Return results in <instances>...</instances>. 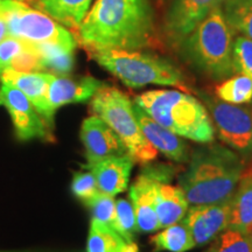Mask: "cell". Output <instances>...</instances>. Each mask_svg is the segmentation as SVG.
I'll return each mask as SVG.
<instances>
[{
	"label": "cell",
	"mask_w": 252,
	"mask_h": 252,
	"mask_svg": "<svg viewBox=\"0 0 252 252\" xmlns=\"http://www.w3.org/2000/svg\"><path fill=\"white\" fill-rule=\"evenodd\" d=\"M100 67L111 72L128 88L149 84L185 87L184 75L168 60L126 49H87Z\"/></svg>",
	"instance_id": "5b68a950"
},
{
	"label": "cell",
	"mask_w": 252,
	"mask_h": 252,
	"mask_svg": "<svg viewBox=\"0 0 252 252\" xmlns=\"http://www.w3.org/2000/svg\"><path fill=\"white\" fill-rule=\"evenodd\" d=\"M181 43V54L206 76L222 81L235 74L234 31L217 7Z\"/></svg>",
	"instance_id": "3957f363"
},
{
	"label": "cell",
	"mask_w": 252,
	"mask_h": 252,
	"mask_svg": "<svg viewBox=\"0 0 252 252\" xmlns=\"http://www.w3.org/2000/svg\"><path fill=\"white\" fill-rule=\"evenodd\" d=\"M134 160L130 154L111 157L90 166L100 193L115 196L128 186Z\"/></svg>",
	"instance_id": "e0dca14e"
},
{
	"label": "cell",
	"mask_w": 252,
	"mask_h": 252,
	"mask_svg": "<svg viewBox=\"0 0 252 252\" xmlns=\"http://www.w3.org/2000/svg\"><path fill=\"white\" fill-rule=\"evenodd\" d=\"M0 8L5 15L9 36L31 45L59 43L76 48L74 34L39 9L28 7L20 0H1Z\"/></svg>",
	"instance_id": "52a82bcc"
},
{
	"label": "cell",
	"mask_w": 252,
	"mask_h": 252,
	"mask_svg": "<svg viewBox=\"0 0 252 252\" xmlns=\"http://www.w3.org/2000/svg\"><path fill=\"white\" fill-rule=\"evenodd\" d=\"M189 209V202L181 187L168 182H157L156 185V213L160 229L176 224L184 220Z\"/></svg>",
	"instance_id": "ac0fdd59"
},
{
	"label": "cell",
	"mask_w": 252,
	"mask_h": 252,
	"mask_svg": "<svg viewBox=\"0 0 252 252\" xmlns=\"http://www.w3.org/2000/svg\"><path fill=\"white\" fill-rule=\"evenodd\" d=\"M39 53L43 70L54 75L68 74L74 65V49L59 43L32 45Z\"/></svg>",
	"instance_id": "7402d4cb"
},
{
	"label": "cell",
	"mask_w": 252,
	"mask_h": 252,
	"mask_svg": "<svg viewBox=\"0 0 252 252\" xmlns=\"http://www.w3.org/2000/svg\"><path fill=\"white\" fill-rule=\"evenodd\" d=\"M87 252H139L134 242H127L112 226L99 220H91Z\"/></svg>",
	"instance_id": "44dd1931"
},
{
	"label": "cell",
	"mask_w": 252,
	"mask_h": 252,
	"mask_svg": "<svg viewBox=\"0 0 252 252\" xmlns=\"http://www.w3.org/2000/svg\"><path fill=\"white\" fill-rule=\"evenodd\" d=\"M224 0H174L166 15V31L179 42Z\"/></svg>",
	"instance_id": "4fadbf2b"
},
{
	"label": "cell",
	"mask_w": 252,
	"mask_h": 252,
	"mask_svg": "<svg viewBox=\"0 0 252 252\" xmlns=\"http://www.w3.org/2000/svg\"><path fill=\"white\" fill-rule=\"evenodd\" d=\"M228 229L250 235L252 231V171L243 173L231 198Z\"/></svg>",
	"instance_id": "ffe728a7"
},
{
	"label": "cell",
	"mask_w": 252,
	"mask_h": 252,
	"mask_svg": "<svg viewBox=\"0 0 252 252\" xmlns=\"http://www.w3.org/2000/svg\"><path fill=\"white\" fill-rule=\"evenodd\" d=\"M27 43L15 39L13 36H7L0 42V68H9V64L23 50L26 48Z\"/></svg>",
	"instance_id": "4dcf8cb0"
},
{
	"label": "cell",
	"mask_w": 252,
	"mask_h": 252,
	"mask_svg": "<svg viewBox=\"0 0 252 252\" xmlns=\"http://www.w3.org/2000/svg\"><path fill=\"white\" fill-rule=\"evenodd\" d=\"M112 228L127 242H134V232L138 231L133 204L125 198L116 201V220Z\"/></svg>",
	"instance_id": "4316f807"
},
{
	"label": "cell",
	"mask_w": 252,
	"mask_h": 252,
	"mask_svg": "<svg viewBox=\"0 0 252 252\" xmlns=\"http://www.w3.org/2000/svg\"><path fill=\"white\" fill-rule=\"evenodd\" d=\"M31 1H32V0H31Z\"/></svg>",
	"instance_id": "74e56055"
},
{
	"label": "cell",
	"mask_w": 252,
	"mask_h": 252,
	"mask_svg": "<svg viewBox=\"0 0 252 252\" xmlns=\"http://www.w3.org/2000/svg\"><path fill=\"white\" fill-rule=\"evenodd\" d=\"M47 80L48 100L54 111L67 104L86 102L105 86L102 81L91 76L71 78L47 72Z\"/></svg>",
	"instance_id": "9a60e30c"
},
{
	"label": "cell",
	"mask_w": 252,
	"mask_h": 252,
	"mask_svg": "<svg viewBox=\"0 0 252 252\" xmlns=\"http://www.w3.org/2000/svg\"><path fill=\"white\" fill-rule=\"evenodd\" d=\"M91 110L118 134L134 161L149 163L156 159L158 150L143 134L127 94L103 86L93 97Z\"/></svg>",
	"instance_id": "8992f818"
},
{
	"label": "cell",
	"mask_w": 252,
	"mask_h": 252,
	"mask_svg": "<svg viewBox=\"0 0 252 252\" xmlns=\"http://www.w3.org/2000/svg\"><path fill=\"white\" fill-rule=\"evenodd\" d=\"M234 65L236 72H241L252 80V40L237 36L234 45Z\"/></svg>",
	"instance_id": "f1b7e54d"
},
{
	"label": "cell",
	"mask_w": 252,
	"mask_h": 252,
	"mask_svg": "<svg viewBox=\"0 0 252 252\" xmlns=\"http://www.w3.org/2000/svg\"><path fill=\"white\" fill-rule=\"evenodd\" d=\"M2 83L11 84L28 97L32 104L35 106L37 112L53 128L54 126V110L48 100V80L47 72H21L13 69H4L0 74Z\"/></svg>",
	"instance_id": "5bb4252c"
},
{
	"label": "cell",
	"mask_w": 252,
	"mask_h": 252,
	"mask_svg": "<svg viewBox=\"0 0 252 252\" xmlns=\"http://www.w3.org/2000/svg\"><path fill=\"white\" fill-rule=\"evenodd\" d=\"M151 244L154 251L169 252H186L196 247L190 231L182 222L167 226L163 231L154 235Z\"/></svg>",
	"instance_id": "603a6c76"
},
{
	"label": "cell",
	"mask_w": 252,
	"mask_h": 252,
	"mask_svg": "<svg viewBox=\"0 0 252 252\" xmlns=\"http://www.w3.org/2000/svg\"><path fill=\"white\" fill-rule=\"evenodd\" d=\"M0 1H1V0H0Z\"/></svg>",
	"instance_id": "8d00e7d4"
},
{
	"label": "cell",
	"mask_w": 252,
	"mask_h": 252,
	"mask_svg": "<svg viewBox=\"0 0 252 252\" xmlns=\"http://www.w3.org/2000/svg\"><path fill=\"white\" fill-rule=\"evenodd\" d=\"M220 9L232 31L252 40V0H224Z\"/></svg>",
	"instance_id": "cb8c5ba5"
},
{
	"label": "cell",
	"mask_w": 252,
	"mask_h": 252,
	"mask_svg": "<svg viewBox=\"0 0 252 252\" xmlns=\"http://www.w3.org/2000/svg\"><path fill=\"white\" fill-rule=\"evenodd\" d=\"M8 36L7 31V24H6L5 15L2 13L1 8H0V42Z\"/></svg>",
	"instance_id": "1f68e13d"
},
{
	"label": "cell",
	"mask_w": 252,
	"mask_h": 252,
	"mask_svg": "<svg viewBox=\"0 0 252 252\" xmlns=\"http://www.w3.org/2000/svg\"><path fill=\"white\" fill-rule=\"evenodd\" d=\"M0 106H4L11 115L19 139L30 140L33 138L45 140L54 139L52 128L46 124L26 94L18 88L1 82Z\"/></svg>",
	"instance_id": "30bf717a"
},
{
	"label": "cell",
	"mask_w": 252,
	"mask_h": 252,
	"mask_svg": "<svg viewBox=\"0 0 252 252\" xmlns=\"http://www.w3.org/2000/svg\"><path fill=\"white\" fill-rule=\"evenodd\" d=\"M1 71H2V69H1V68H0V74H1Z\"/></svg>",
	"instance_id": "836d02e7"
},
{
	"label": "cell",
	"mask_w": 252,
	"mask_h": 252,
	"mask_svg": "<svg viewBox=\"0 0 252 252\" xmlns=\"http://www.w3.org/2000/svg\"><path fill=\"white\" fill-rule=\"evenodd\" d=\"M215 93L217 97L225 103L235 105L250 103L252 100V80L244 74L230 77L216 87Z\"/></svg>",
	"instance_id": "d4e9b609"
},
{
	"label": "cell",
	"mask_w": 252,
	"mask_h": 252,
	"mask_svg": "<svg viewBox=\"0 0 252 252\" xmlns=\"http://www.w3.org/2000/svg\"><path fill=\"white\" fill-rule=\"evenodd\" d=\"M134 103L179 137L200 144L214 140L212 119L203 104L191 94L178 90H152L135 97Z\"/></svg>",
	"instance_id": "277c9868"
},
{
	"label": "cell",
	"mask_w": 252,
	"mask_h": 252,
	"mask_svg": "<svg viewBox=\"0 0 252 252\" xmlns=\"http://www.w3.org/2000/svg\"><path fill=\"white\" fill-rule=\"evenodd\" d=\"M249 236H250V238H251V242H252V231L250 232V235H249Z\"/></svg>",
	"instance_id": "d6a6232c"
},
{
	"label": "cell",
	"mask_w": 252,
	"mask_h": 252,
	"mask_svg": "<svg viewBox=\"0 0 252 252\" xmlns=\"http://www.w3.org/2000/svg\"><path fill=\"white\" fill-rule=\"evenodd\" d=\"M72 193L87 203L91 198H94L99 193L97 187L96 178L93 173H76L74 175V180L71 185Z\"/></svg>",
	"instance_id": "f546056e"
},
{
	"label": "cell",
	"mask_w": 252,
	"mask_h": 252,
	"mask_svg": "<svg viewBox=\"0 0 252 252\" xmlns=\"http://www.w3.org/2000/svg\"><path fill=\"white\" fill-rule=\"evenodd\" d=\"M219 137L243 159L252 158V108L206 97Z\"/></svg>",
	"instance_id": "ba28073f"
},
{
	"label": "cell",
	"mask_w": 252,
	"mask_h": 252,
	"mask_svg": "<svg viewBox=\"0 0 252 252\" xmlns=\"http://www.w3.org/2000/svg\"><path fill=\"white\" fill-rule=\"evenodd\" d=\"M210 252H252L250 236L235 229H225L217 236Z\"/></svg>",
	"instance_id": "484cf974"
},
{
	"label": "cell",
	"mask_w": 252,
	"mask_h": 252,
	"mask_svg": "<svg viewBox=\"0 0 252 252\" xmlns=\"http://www.w3.org/2000/svg\"><path fill=\"white\" fill-rule=\"evenodd\" d=\"M135 118L147 140L158 150V152L176 162L189 161V149L179 135L173 133L152 119L137 104H133Z\"/></svg>",
	"instance_id": "2e32d148"
},
{
	"label": "cell",
	"mask_w": 252,
	"mask_h": 252,
	"mask_svg": "<svg viewBox=\"0 0 252 252\" xmlns=\"http://www.w3.org/2000/svg\"><path fill=\"white\" fill-rule=\"evenodd\" d=\"M75 37L86 49L139 50L156 43L149 0H96Z\"/></svg>",
	"instance_id": "6da1fadb"
},
{
	"label": "cell",
	"mask_w": 252,
	"mask_h": 252,
	"mask_svg": "<svg viewBox=\"0 0 252 252\" xmlns=\"http://www.w3.org/2000/svg\"><path fill=\"white\" fill-rule=\"evenodd\" d=\"M207 252H210V251H207Z\"/></svg>",
	"instance_id": "e575fe53"
},
{
	"label": "cell",
	"mask_w": 252,
	"mask_h": 252,
	"mask_svg": "<svg viewBox=\"0 0 252 252\" xmlns=\"http://www.w3.org/2000/svg\"><path fill=\"white\" fill-rule=\"evenodd\" d=\"M81 139L86 149L88 167L108 158L128 154L118 134L96 115L83 122Z\"/></svg>",
	"instance_id": "7c38bea8"
},
{
	"label": "cell",
	"mask_w": 252,
	"mask_h": 252,
	"mask_svg": "<svg viewBox=\"0 0 252 252\" xmlns=\"http://www.w3.org/2000/svg\"><path fill=\"white\" fill-rule=\"evenodd\" d=\"M84 204L91 209L94 220L105 223L110 226L113 225L116 220V201L111 195L103 194L99 191L96 196Z\"/></svg>",
	"instance_id": "83f0119b"
},
{
	"label": "cell",
	"mask_w": 252,
	"mask_h": 252,
	"mask_svg": "<svg viewBox=\"0 0 252 252\" xmlns=\"http://www.w3.org/2000/svg\"><path fill=\"white\" fill-rule=\"evenodd\" d=\"M251 171H252V168H251Z\"/></svg>",
	"instance_id": "d590c367"
},
{
	"label": "cell",
	"mask_w": 252,
	"mask_h": 252,
	"mask_svg": "<svg viewBox=\"0 0 252 252\" xmlns=\"http://www.w3.org/2000/svg\"><path fill=\"white\" fill-rule=\"evenodd\" d=\"M231 198L219 203L201 204L189 208L182 223L189 229L196 247L209 243L223 230L228 229L231 213Z\"/></svg>",
	"instance_id": "8fae6325"
},
{
	"label": "cell",
	"mask_w": 252,
	"mask_h": 252,
	"mask_svg": "<svg viewBox=\"0 0 252 252\" xmlns=\"http://www.w3.org/2000/svg\"><path fill=\"white\" fill-rule=\"evenodd\" d=\"M35 7L62 26L76 31L93 0H32Z\"/></svg>",
	"instance_id": "d6986e66"
},
{
	"label": "cell",
	"mask_w": 252,
	"mask_h": 252,
	"mask_svg": "<svg viewBox=\"0 0 252 252\" xmlns=\"http://www.w3.org/2000/svg\"><path fill=\"white\" fill-rule=\"evenodd\" d=\"M173 174L174 168L171 166H147L131 186L130 197L139 231L152 232L160 229L156 213V185L157 182H169Z\"/></svg>",
	"instance_id": "9c48e42d"
},
{
	"label": "cell",
	"mask_w": 252,
	"mask_h": 252,
	"mask_svg": "<svg viewBox=\"0 0 252 252\" xmlns=\"http://www.w3.org/2000/svg\"><path fill=\"white\" fill-rule=\"evenodd\" d=\"M244 168L245 160L238 153L210 144L194 151L179 185L190 206L219 203L232 197Z\"/></svg>",
	"instance_id": "7a4b0ae2"
}]
</instances>
